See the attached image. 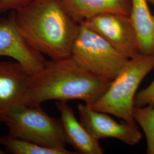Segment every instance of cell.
I'll list each match as a JSON object with an SVG mask.
<instances>
[{"label": "cell", "instance_id": "cell-15", "mask_svg": "<svg viewBox=\"0 0 154 154\" xmlns=\"http://www.w3.org/2000/svg\"><path fill=\"white\" fill-rule=\"evenodd\" d=\"M135 107L149 106L154 107V80L149 86L137 93L134 99Z\"/></svg>", "mask_w": 154, "mask_h": 154}, {"label": "cell", "instance_id": "cell-4", "mask_svg": "<svg viewBox=\"0 0 154 154\" xmlns=\"http://www.w3.org/2000/svg\"><path fill=\"white\" fill-rule=\"evenodd\" d=\"M9 135L54 149H65L60 119L49 116L40 106L20 105L0 115Z\"/></svg>", "mask_w": 154, "mask_h": 154}, {"label": "cell", "instance_id": "cell-7", "mask_svg": "<svg viewBox=\"0 0 154 154\" xmlns=\"http://www.w3.org/2000/svg\"><path fill=\"white\" fill-rule=\"evenodd\" d=\"M43 55L23 37L11 14L0 18V56L15 60L32 76L46 65L47 60Z\"/></svg>", "mask_w": 154, "mask_h": 154}, {"label": "cell", "instance_id": "cell-17", "mask_svg": "<svg viewBox=\"0 0 154 154\" xmlns=\"http://www.w3.org/2000/svg\"><path fill=\"white\" fill-rule=\"evenodd\" d=\"M147 1L148 2L149 4H150L153 6L154 8V0H147Z\"/></svg>", "mask_w": 154, "mask_h": 154}, {"label": "cell", "instance_id": "cell-1", "mask_svg": "<svg viewBox=\"0 0 154 154\" xmlns=\"http://www.w3.org/2000/svg\"><path fill=\"white\" fill-rule=\"evenodd\" d=\"M11 15L23 37L42 54L51 60L72 55L80 23L61 0H33Z\"/></svg>", "mask_w": 154, "mask_h": 154}, {"label": "cell", "instance_id": "cell-8", "mask_svg": "<svg viewBox=\"0 0 154 154\" xmlns=\"http://www.w3.org/2000/svg\"><path fill=\"white\" fill-rule=\"evenodd\" d=\"M80 122L94 138L98 140L115 138L130 146L140 142L142 138L138 125L126 122L118 123L109 114L92 109L88 104L78 105Z\"/></svg>", "mask_w": 154, "mask_h": 154}, {"label": "cell", "instance_id": "cell-3", "mask_svg": "<svg viewBox=\"0 0 154 154\" xmlns=\"http://www.w3.org/2000/svg\"><path fill=\"white\" fill-rule=\"evenodd\" d=\"M154 69V55H139L129 59L102 97L89 106L93 110L136 125L133 111L137 91L145 77Z\"/></svg>", "mask_w": 154, "mask_h": 154}, {"label": "cell", "instance_id": "cell-16", "mask_svg": "<svg viewBox=\"0 0 154 154\" xmlns=\"http://www.w3.org/2000/svg\"><path fill=\"white\" fill-rule=\"evenodd\" d=\"M33 0H0V13L16 11L28 5Z\"/></svg>", "mask_w": 154, "mask_h": 154}, {"label": "cell", "instance_id": "cell-5", "mask_svg": "<svg viewBox=\"0 0 154 154\" xmlns=\"http://www.w3.org/2000/svg\"><path fill=\"white\" fill-rule=\"evenodd\" d=\"M71 56L86 71L109 81L116 78L128 60L83 22L80 23Z\"/></svg>", "mask_w": 154, "mask_h": 154}, {"label": "cell", "instance_id": "cell-6", "mask_svg": "<svg viewBox=\"0 0 154 154\" xmlns=\"http://www.w3.org/2000/svg\"><path fill=\"white\" fill-rule=\"evenodd\" d=\"M82 22L98 33L127 59L140 55L130 15L107 13L91 17Z\"/></svg>", "mask_w": 154, "mask_h": 154}, {"label": "cell", "instance_id": "cell-12", "mask_svg": "<svg viewBox=\"0 0 154 154\" xmlns=\"http://www.w3.org/2000/svg\"><path fill=\"white\" fill-rule=\"evenodd\" d=\"M74 19L80 23L91 17L107 13L130 15L131 0H61Z\"/></svg>", "mask_w": 154, "mask_h": 154}, {"label": "cell", "instance_id": "cell-10", "mask_svg": "<svg viewBox=\"0 0 154 154\" xmlns=\"http://www.w3.org/2000/svg\"><path fill=\"white\" fill-rule=\"evenodd\" d=\"M55 105L61 114L60 121L66 143L71 145L78 153L103 154L104 150L99 140L94 138L80 121H78L74 111L66 101H57Z\"/></svg>", "mask_w": 154, "mask_h": 154}, {"label": "cell", "instance_id": "cell-14", "mask_svg": "<svg viewBox=\"0 0 154 154\" xmlns=\"http://www.w3.org/2000/svg\"><path fill=\"white\" fill-rule=\"evenodd\" d=\"M133 116L136 123L142 128L145 135L147 154H154V107H135Z\"/></svg>", "mask_w": 154, "mask_h": 154}, {"label": "cell", "instance_id": "cell-18", "mask_svg": "<svg viewBox=\"0 0 154 154\" xmlns=\"http://www.w3.org/2000/svg\"><path fill=\"white\" fill-rule=\"evenodd\" d=\"M5 154V152H4L3 150H2V149H0V154Z\"/></svg>", "mask_w": 154, "mask_h": 154}, {"label": "cell", "instance_id": "cell-2", "mask_svg": "<svg viewBox=\"0 0 154 154\" xmlns=\"http://www.w3.org/2000/svg\"><path fill=\"white\" fill-rule=\"evenodd\" d=\"M111 82L86 71L72 56L51 60L42 70L30 76L26 105L40 106L49 100L72 99L91 105L105 93Z\"/></svg>", "mask_w": 154, "mask_h": 154}, {"label": "cell", "instance_id": "cell-11", "mask_svg": "<svg viewBox=\"0 0 154 154\" xmlns=\"http://www.w3.org/2000/svg\"><path fill=\"white\" fill-rule=\"evenodd\" d=\"M147 0H131L130 17L140 55H154V15Z\"/></svg>", "mask_w": 154, "mask_h": 154}, {"label": "cell", "instance_id": "cell-9", "mask_svg": "<svg viewBox=\"0 0 154 154\" xmlns=\"http://www.w3.org/2000/svg\"><path fill=\"white\" fill-rule=\"evenodd\" d=\"M30 76L17 62H0V115L26 105Z\"/></svg>", "mask_w": 154, "mask_h": 154}, {"label": "cell", "instance_id": "cell-13", "mask_svg": "<svg viewBox=\"0 0 154 154\" xmlns=\"http://www.w3.org/2000/svg\"><path fill=\"white\" fill-rule=\"evenodd\" d=\"M0 144L6 150L14 154H73L67 149H54L45 147L20 138L12 137L8 135L0 136Z\"/></svg>", "mask_w": 154, "mask_h": 154}]
</instances>
